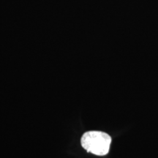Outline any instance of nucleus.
Wrapping results in <instances>:
<instances>
[{"instance_id":"1","label":"nucleus","mask_w":158,"mask_h":158,"mask_svg":"<svg viewBox=\"0 0 158 158\" xmlns=\"http://www.w3.org/2000/svg\"><path fill=\"white\" fill-rule=\"evenodd\" d=\"M81 143L88 152L98 156H104L110 150L111 138L108 134L100 131H89L82 135Z\"/></svg>"}]
</instances>
